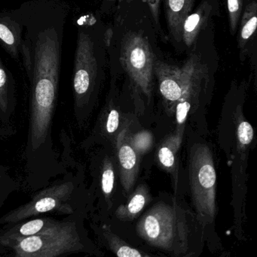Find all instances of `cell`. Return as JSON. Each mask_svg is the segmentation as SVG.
<instances>
[{
    "instance_id": "6da1fadb",
    "label": "cell",
    "mask_w": 257,
    "mask_h": 257,
    "mask_svg": "<svg viewBox=\"0 0 257 257\" xmlns=\"http://www.w3.org/2000/svg\"><path fill=\"white\" fill-rule=\"evenodd\" d=\"M12 13L23 26L21 59L29 81L24 180L30 190L37 191L63 175L72 160L70 147L64 145L59 155L52 137L69 11L57 0H31Z\"/></svg>"
},
{
    "instance_id": "7a4b0ae2",
    "label": "cell",
    "mask_w": 257,
    "mask_h": 257,
    "mask_svg": "<svg viewBox=\"0 0 257 257\" xmlns=\"http://www.w3.org/2000/svg\"><path fill=\"white\" fill-rule=\"evenodd\" d=\"M86 201L83 169L72 159L63 175L36 191L30 201L3 215L0 223L15 224L47 214L72 215L86 211Z\"/></svg>"
},
{
    "instance_id": "3957f363",
    "label": "cell",
    "mask_w": 257,
    "mask_h": 257,
    "mask_svg": "<svg viewBox=\"0 0 257 257\" xmlns=\"http://www.w3.org/2000/svg\"><path fill=\"white\" fill-rule=\"evenodd\" d=\"M85 212L67 216L58 226L40 235L2 241L0 247L9 249L10 257H66L79 253L101 256L83 226Z\"/></svg>"
},
{
    "instance_id": "277c9868",
    "label": "cell",
    "mask_w": 257,
    "mask_h": 257,
    "mask_svg": "<svg viewBox=\"0 0 257 257\" xmlns=\"http://www.w3.org/2000/svg\"><path fill=\"white\" fill-rule=\"evenodd\" d=\"M193 228L185 210L177 204L159 202L140 217L136 230L152 247L175 257H188L194 253Z\"/></svg>"
},
{
    "instance_id": "5b68a950",
    "label": "cell",
    "mask_w": 257,
    "mask_h": 257,
    "mask_svg": "<svg viewBox=\"0 0 257 257\" xmlns=\"http://www.w3.org/2000/svg\"><path fill=\"white\" fill-rule=\"evenodd\" d=\"M156 72L166 109L176 116L177 128L184 127L189 114L199 105V96L208 78H205L203 69L193 64L184 69L159 67Z\"/></svg>"
},
{
    "instance_id": "8992f818",
    "label": "cell",
    "mask_w": 257,
    "mask_h": 257,
    "mask_svg": "<svg viewBox=\"0 0 257 257\" xmlns=\"http://www.w3.org/2000/svg\"><path fill=\"white\" fill-rule=\"evenodd\" d=\"M99 83V65L93 44L87 34H78L72 88L73 112L76 123L82 126L89 117L96 99Z\"/></svg>"
},
{
    "instance_id": "52a82bcc",
    "label": "cell",
    "mask_w": 257,
    "mask_h": 257,
    "mask_svg": "<svg viewBox=\"0 0 257 257\" xmlns=\"http://www.w3.org/2000/svg\"><path fill=\"white\" fill-rule=\"evenodd\" d=\"M189 176L193 204L199 219L202 223H211L217 211V173L212 152L206 145L196 144L192 148Z\"/></svg>"
},
{
    "instance_id": "ba28073f",
    "label": "cell",
    "mask_w": 257,
    "mask_h": 257,
    "mask_svg": "<svg viewBox=\"0 0 257 257\" xmlns=\"http://www.w3.org/2000/svg\"><path fill=\"white\" fill-rule=\"evenodd\" d=\"M16 85L12 72L0 57V137L8 139L16 133Z\"/></svg>"
},
{
    "instance_id": "9c48e42d",
    "label": "cell",
    "mask_w": 257,
    "mask_h": 257,
    "mask_svg": "<svg viewBox=\"0 0 257 257\" xmlns=\"http://www.w3.org/2000/svg\"><path fill=\"white\" fill-rule=\"evenodd\" d=\"M128 128L121 131L116 139V153L120 171L121 182L125 193H128L138 176L139 155L131 146Z\"/></svg>"
},
{
    "instance_id": "30bf717a",
    "label": "cell",
    "mask_w": 257,
    "mask_h": 257,
    "mask_svg": "<svg viewBox=\"0 0 257 257\" xmlns=\"http://www.w3.org/2000/svg\"><path fill=\"white\" fill-rule=\"evenodd\" d=\"M126 67L135 87L149 98L152 91V65L149 55L142 47L130 50L126 59Z\"/></svg>"
},
{
    "instance_id": "8fae6325",
    "label": "cell",
    "mask_w": 257,
    "mask_h": 257,
    "mask_svg": "<svg viewBox=\"0 0 257 257\" xmlns=\"http://www.w3.org/2000/svg\"><path fill=\"white\" fill-rule=\"evenodd\" d=\"M23 26L10 12H0V46L14 60L21 59Z\"/></svg>"
},
{
    "instance_id": "7c38bea8",
    "label": "cell",
    "mask_w": 257,
    "mask_h": 257,
    "mask_svg": "<svg viewBox=\"0 0 257 257\" xmlns=\"http://www.w3.org/2000/svg\"><path fill=\"white\" fill-rule=\"evenodd\" d=\"M15 223L9 229H5L0 234V242L12 241L18 238H26L33 235H40L50 229L58 226L63 220H57L47 216L33 217L31 220H26Z\"/></svg>"
},
{
    "instance_id": "4fadbf2b",
    "label": "cell",
    "mask_w": 257,
    "mask_h": 257,
    "mask_svg": "<svg viewBox=\"0 0 257 257\" xmlns=\"http://www.w3.org/2000/svg\"><path fill=\"white\" fill-rule=\"evenodd\" d=\"M185 127L177 128L175 133L167 136L161 144L157 152L158 161L164 170L168 172L175 180V188L178 184L177 154L181 148Z\"/></svg>"
},
{
    "instance_id": "5bb4252c",
    "label": "cell",
    "mask_w": 257,
    "mask_h": 257,
    "mask_svg": "<svg viewBox=\"0 0 257 257\" xmlns=\"http://www.w3.org/2000/svg\"><path fill=\"white\" fill-rule=\"evenodd\" d=\"M93 229L101 243L112 253H114L116 257H158L141 251L127 244L120 237L113 232L107 225H95Z\"/></svg>"
},
{
    "instance_id": "9a60e30c",
    "label": "cell",
    "mask_w": 257,
    "mask_h": 257,
    "mask_svg": "<svg viewBox=\"0 0 257 257\" xmlns=\"http://www.w3.org/2000/svg\"><path fill=\"white\" fill-rule=\"evenodd\" d=\"M150 200L149 190L146 185L139 186L131 195L125 205H120L115 211V215L122 221L134 220Z\"/></svg>"
},
{
    "instance_id": "2e32d148",
    "label": "cell",
    "mask_w": 257,
    "mask_h": 257,
    "mask_svg": "<svg viewBox=\"0 0 257 257\" xmlns=\"http://www.w3.org/2000/svg\"><path fill=\"white\" fill-rule=\"evenodd\" d=\"M99 184L101 193L110 207V199L114 190L115 169L113 161L108 156H105L101 163L99 169Z\"/></svg>"
},
{
    "instance_id": "e0dca14e",
    "label": "cell",
    "mask_w": 257,
    "mask_h": 257,
    "mask_svg": "<svg viewBox=\"0 0 257 257\" xmlns=\"http://www.w3.org/2000/svg\"><path fill=\"white\" fill-rule=\"evenodd\" d=\"M21 184L9 173V169H0V208L11 194L20 190Z\"/></svg>"
},
{
    "instance_id": "ac0fdd59",
    "label": "cell",
    "mask_w": 257,
    "mask_h": 257,
    "mask_svg": "<svg viewBox=\"0 0 257 257\" xmlns=\"http://www.w3.org/2000/svg\"><path fill=\"white\" fill-rule=\"evenodd\" d=\"M129 137L130 143L139 157L146 154L153 143L152 135L148 131H140Z\"/></svg>"
},
{
    "instance_id": "d6986e66",
    "label": "cell",
    "mask_w": 257,
    "mask_h": 257,
    "mask_svg": "<svg viewBox=\"0 0 257 257\" xmlns=\"http://www.w3.org/2000/svg\"><path fill=\"white\" fill-rule=\"evenodd\" d=\"M237 136L240 147L245 148L248 146L253 141L254 132L251 125L244 120H241L238 123L237 128Z\"/></svg>"
},
{
    "instance_id": "ffe728a7",
    "label": "cell",
    "mask_w": 257,
    "mask_h": 257,
    "mask_svg": "<svg viewBox=\"0 0 257 257\" xmlns=\"http://www.w3.org/2000/svg\"><path fill=\"white\" fill-rule=\"evenodd\" d=\"M120 123V115L117 110L110 108L104 117L103 123V130L108 135L114 134L118 130Z\"/></svg>"
},
{
    "instance_id": "44dd1931",
    "label": "cell",
    "mask_w": 257,
    "mask_h": 257,
    "mask_svg": "<svg viewBox=\"0 0 257 257\" xmlns=\"http://www.w3.org/2000/svg\"><path fill=\"white\" fill-rule=\"evenodd\" d=\"M257 18L256 17H253V18L250 20L247 23L244 28L242 30V33L241 36L244 39H248L254 33L255 30L256 28Z\"/></svg>"
},
{
    "instance_id": "7402d4cb",
    "label": "cell",
    "mask_w": 257,
    "mask_h": 257,
    "mask_svg": "<svg viewBox=\"0 0 257 257\" xmlns=\"http://www.w3.org/2000/svg\"><path fill=\"white\" fill-rule=\"evenodd\" d=\"M199 19H200V18L197 14H193L191 16L189 17L188 19L187 20L185 23V27H184L185 30L188 32L193 31L196 28L197 24H199Z\"/></svg>"
},
{
    "instance_id": "603a6c76",
    "label": "cell",
    "mask_w": 257,
    "mask_h": 257,
    "mask_svg": "<svg viewBox=\"0 0 257 257\" xmlns=\"http://www.w3.org/2000/svg\"><path fill=\"white\" fill-rule=\"evenodd\" d=\"M169 5L174 12H179L184 7V0H169Z\"/></svg>"
},
{
    "instance_id": "cb8c5ba5",
    "label": "cell",
    "mask_w": 257,
    "mask_h": 257,
    "mask_svg": "<svg viewBox=\"0 0 257 257\" xmlns=\"http://www.w3.org/2000/svg\"><path fill=\"white\" fill-rule=\"evenodd\" d=\"M229 9L231 12H235L238 9V0H228Z\"/></svg>"
}]
</instances>
